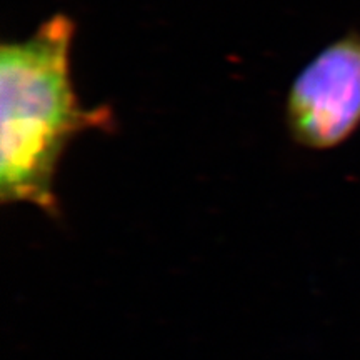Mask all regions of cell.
Listing matches in <instances>:
<instances>
[{
    "label": "cell",
    "mask_w": 360,
    "mask_h": 360,
    "mask_svg": "<svg viewBox=\"0 0 360 360\" xmlns=\"http://www.w3.org/2000/svg\"><path fill=\"white\" fill-rule=\"evenodd\" d=\"M75 24L56 13L24 40L0 47V200L32 204L57 217V165L85 130H114L110 107L85 109L74 90L70 47Z\"/></svg>",
    "instance_id": "obj_1"
},
{
    "label": "cell",
    "mask_w": 360,
    "mask_h": 360,
    "mask_svg": "<svg viewBox=\"0 0 360 360\" xmlns=\"http://www.w3.org/2000/svg\"><path fill=\"white\" fill-rule=\"evenodd\" d=\"M285 120L292 139L315 150L340 146L360 127V34L342 35L299 72Z\"/></svg>",
    "instance_id": "obj_2"
}]
</instances>
